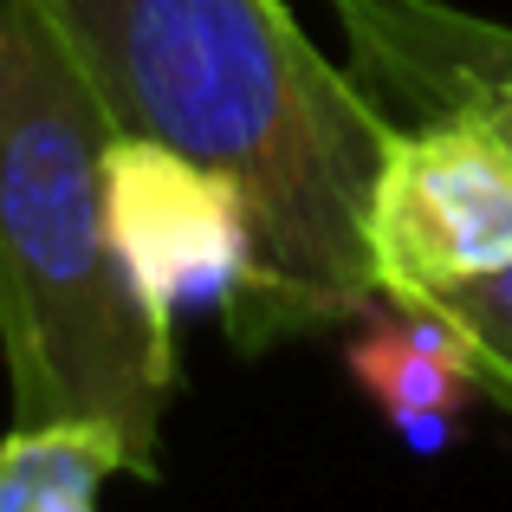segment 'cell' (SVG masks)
Masks as SVG:
<instances>
[{
	"label": "cell",
	"instance_id": "cell-6",
	"mask_svg": "<svg viewBox=\"0 0 512 512\" xmlns=\"http://www.w3.org/2000/svg\"><path fill=\"white\" fill-rule=\"evenodd\" d=\"M130 454L98 422H20L0 441V512H98V487Z\"/></svg>",
	"mask_w": 512,
	"mask_h": 512
},
{
	"label": "cell",
	"instance_id": "cell-9",
	"mask_svg": "<svg viewBox=\"0 0 512 512\" xmlns=\"http://www.w3.org/2000/svg\"><path fill=\"white\" fill-rule=\"evenodd\" d=\"M435 117H480V124L512 150V91H474V98L448 104V111H435Z\"/></svg>",
	"mask_w": 512,
	"mask_h": 512
},
{
	"label": "cell",
	"instance_id": "cell-4",
	"mask_svg": "<svg viewBox=\"0 0 512 512\" xmlns=\"http://www.w3.org/2000/svg\"><path fill=\"white\" fill-rule=\"evenodd\" d=\"M104 227L130 292L163 331L195 312H227L253 279V214L221 169L143 137L104 150Z\"/></svg>",
	"mask_w": 512,
	"mask_h": 512
},
{
	"label": "cell",
	"instance_id": "cell-2",
	"mask_svg": "<svg viewBox=\"0 0 512 512\" xmlns=\"http://www.w3.org/2000/svg\"><path fill=\"white\" fill-rule=\"evenodd\" d=\"M111 117L52 26L0 0V357L20 422H98L156 480L175 331L117 266L104 227Z\"/></svg>",
	"mask_w": 512,
	"mask_h": 512
},
{
	"label": "cell",
	"instance_id": "cell-5",
	"mask_svg": "<svg viewBox=\"0 0 512 512\" xmlns=\"http://www.w3.org/2000/svg\"><path fill=\"white\" fill-rule=\"evenodd\" d=\"M344 26L357 85L389 117H422L474 98L512 91V26L448 0H325Z\"/></svg>",
	"mask_w": 512,
	"mask_h": 512
},
{
	"label": "cell",
	"instance_id": "cell-3",
	"mask_svg": "<svg viewBox=\"0 0 512 512\" xmlns=\"http://www.w3.org/2000/svg\"><path fill=\"white\" fill-rule=\"evenodd\" d=\"M376 299L415 305L512 266V150L480 117H422L383 150L363 214Z\"/></svg>",
	"mask_w": 512,
	"mask_h": 512
},
{
	"label": "cell",
	"instance_id": "cell-7",
	"mask_svg": "<svg viewBox=\"0 0 512 512\" xmlns=\"http://www.w3.org/2000/svg\"><path fill=\"white\" fill-rule=\"evenodd\" d=\"M350 376H357V383L383 402L389 422L409 428L415 441H441L454 428V415L467 409V396H474V383H467L454 363H441L383 299L370 305V325L350 344Z\"/></svg>",
	"mask_w": 512,
	"mask_h": 512
},
{
	"label": "cell",
	"instance_id": "cell-1",
	"mask_svg": "<svg viewBox=\"0 0 512 512\" xmlns=\"http://www.w3.org/2000/svg\"><path fill=\"white\" fill-rule=\"evenodd\" d=\"M117 137L221 169L253 214L227 305L247 357L376 305L363 214L396 117L305 39L286 0H26Z\"/></svg>",
	"mask_w": 512,
	"mask_h": 512
},
{
	"label": "cell",
	"instance_id": "cell-8",
	"mask_svg": "<svg viewBox=\"0 0 512 512\" xmlns=\"http://www.w3.org/2000/svg\"><path fill=\"white\" fill-rule=\"evenodd\" d=\"M428 312H441L454 331L467 338V376L474 389H487L493 402L512 409V266L493 279H467V286H448L435 299H415Z\"/></svg>",
	"mask_w": 512,
	"mask_h": 512
}]
</instances>
